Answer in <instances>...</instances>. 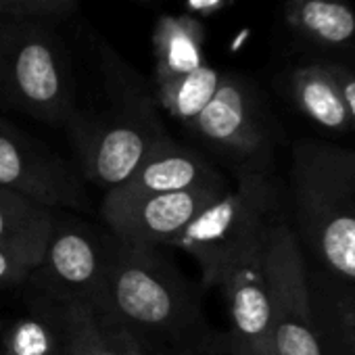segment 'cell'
I'll use <instances>...</instances> for the list:
<instances>
[{
	"instance_id": "8fae6325",
	"label": "cell",
	"mask_w": 355,
	"mask_h": 355,
	"mask_svg": "<svg viewBox=\"0 0 355 355\" xmlns=\"http://www.w3.org/2000/svg\"><path fill=\"white\" fill-rule=\"evenodd\" d=\"M266 245L234 266L218 286L226 297L228 330L218 334L216 355H272V297Z\"/></svg>"
},
{
	"instance_id": "2e32d148",
	"label": "cell",
	"mask_w": 355,
	"mask_h": 355,
	"mask_svg": "<svg viewBox=\"0 0 355 355\" xmlns=\"http://www.w3.org/2000/svg\"><path fill=\"white\" fill-rule=\"evenodd\" d=\"M53 209L0 189V249L36 270L55 230Z\"/></svg>"
},
{
	"instance_id": "4fadbf2b",
	"label": "cell",
	"mask_w": 355,
	"mask_h": 355,
	"mask_svg": "<svg viewBox=\"0 0 355 355\" xmlns=\"http://www.w3.org/2000/svg\"><path fill=\"white\" fill-rule=\"evenodd\" d=\"M282 17L303 57H355V7L351 0H284Z\"/></svg>"
},
{
	"instance_id": "5b68a950",
	"label": "cell",
	"mask_w": 355,
	"mask_h": 355,
	"mask_svg": "<svg viewBox=\"0 0 355 355\" xmlns=\"http://www.w3.org/2000/svg\"><path fill=\"white\" fill-rule=\"evenodd\" d=\"M280 193L272 171H236V182L173 243L199 266L203 284L218 288L228 272L266 245L280 220Z\"/></svg>"
},
{
	"instance_id": "8992f818",
	"label": "cell",
	"mask_w": 355,
	"mask_h": 355,
	"mask_svg": "<svg viewBox=\"0 0 355 355\" xmlns=\"http://www.w3.org/2000/svg\"><path fill=\"white\" fill-rule=\"evenodd\" d=\"M189 128L232 161L236 171H272L280 125L263 92L247 76L222 71L218 92Z\"/></svg>"
},
{
	"instance_id": "3957f363",
	"label": "cell",
	"mask_w": 355,
	"mask_h": 355,
	"mask_svg": "<svg viewBox=\"0 0 355 355\" xmlns=\"http://www.w3.org/2000/svg\"><path fill=\"white\" fill-rule=\"evenodd\" d=\"M291 207L299 247L320 270L355 284V148L299 140L291 161Z\"/></svg>"
},
{
	"instance_id": "603a6c76",
	"label": "cell",
	"mask_w": 355,
	"mask_h": 355,
	"mask_svg": "<svg viewBox=\"0 0 355 355\" xmlns=\"http://www.w3.org/2000/svg\"><path fill=\"white\" fill-rule=\"evenodd\" d=\"M32 272L34 270L28 263L0 249V286L24 284L26 280H30Z\"/></svg>"
},
{
	"instance_id": "52a82bcc",
	"label": "cell",
	"mask_w": 355,
	"mask_h": 355,
	"mask_svg": "<svg viewBox=\"0 0 355 355\" xmlns=\"http://www.w3.org/2000/svg\"><path fill=\"white\" fill-rule=\"evenodd\" d=\"M263 257L272 297V355H322L309 297V266L284 218L268 230Z\"/></svg>"
},
{
	"instance_id": "277c9868",
	"label": "cell",
	"mask_w": 355,
	"mask_h": 355,
	"mask_svg": "<svg viewBox=\"0 0 355 355\" xmlns=\"http://www.w3.org/2000/svg\"><path fill=\"white\" fill-rule=\"evenodd\" d=\"M76 94L71 55L53 24L0 17V107L65 128Z\"/></svg>"
},
{
	"instance_id": "d4e9b609",
	"label": "cell",
	"mask_w": 355,
	"mask_h": 355,
	"mask_svg": "<svg viewBox=\"0 0 355 355\" xmlns=\"http://www.w3.org/2000/svg\"><path fill=\"white\" fill-rule=\"evenodd\" d=\"M159 355H199L193 351H169V353H159Z\"/></svg>"
},
{
	"instance_id": "ba28073f",
	"label": "cell",
	"mask_w": 355,
	"mask_h": 355,
	"mask_svg": "<svg viewBox=\"0 0 355 355\" xmlns=\"http://www.w3.org/2000/svg\"><path fill=\"white\" fill-rule=\"evenodd\" d=\"M38 303L63 307L82 303L98 309L105 297L107 236L82 222L55 220V230L40 266L32 272Z\"/></svg>"
},
{
	"instance_id": "6da1fadb",
	"label": "cell",
	"mask_w": 355,
	"mask_h": 355,
	"mask_svg": "<svg viewBox=\"0 0 355 355\" xmlns=\"http://www.w3.org/2000/svg\"><path fill=\"white\" fill-rule=\"evenodd\" d=\"M98 311L123 326L148 355H216L220 332L207 324L197 288L157 249H132L107 234V278Z\"/></svg>"
},
{
	"instance_id": "4316f807",
	"label": "cell",
	"mask_w": 355,
	"mask_h": 355,
	"mask_svg": "<svg viewBox=\"0 0 355 355\" xmlns=\"http://www.w3.org/2000/svg\"><path fill=\"white\" fill-rule=\"evenodd\" d=\"M63 355H78V353H76V351H73V349H71V347L67 345V351H65Z\"/></svg>"
},
{
	"instance_id": "7c38bea8",
	"label": "cell",
	"mask_w": 355,
	"mask_h": 355,
	"mask_svg": "<svg viewBox=\"0 0 355 355\" xmlns=\"http://www.w3.org/2000/svg\"><path fill=\"white\" fill-rule=\"evenodd\" d=\"M228 187L226 178L201 153L175 142L171 136H165L148 150L128 180L109 191L103 201L123 203L148 195Z\"/></svg>"
},
{
	"instance_id": "484cf974",
	"label": "cell",
	"mask_w": 355,
	"mask_h": 355,
	"mask_svg": "<svg viewBox=\"0 0 355 355\" xmlns=\"http://www.w3.org/2000/svg\"><path fill=\"white\" fill-rule=\"evenodd\" d=\"M136 3H142V5H153V3H159V0H136Z\"/></svg>"
},
{
	"instance_id": "44dd1931",
	"label": "cell",
	"mask_w": 355,
	"mask_h": 355,
	"mask_svg": "<svg viewBox=\"0 0 355 355\" xmlns=\"http://www.w3.org/2000/svg\"><path fill=\"white\" fill-rule=\"evenodd\" d=\"M80 0H0V17L59 21L69 17Z\"/></svg>"
},
{
	"instance_id": "30bf717a",
	"label": "cell",
	"mask_w": 355,
	"mask_h": 355,
	"mask_svg": "<svg viewBox=\"0 0 355 355\" xmlns=\"http://www.w3.org/2000/svg\"><path fill=\"white\" fill-rule=\"evenodd\" d=\"M230 189V187H228ZM228 189H191L101 205L109 234L132 249L155 251L173 245L191 222Z\"/></svg>"
},
{
	"instance_id": "9a60e30c",
	"label": "cell",
	"mask_w": 355,
	"mask_h": 355,
	"mask_svg": "<svg viewBox=\"0 0 355 355\" xmlns=\"http://www.w3.org/2000/svg\"><path fill=\"white\" fill-rule=\"evenodd\" d=\"M307 280L322 355H355V284L320 268Z\"/></svg>"
},
{
	"instance_id": "5bb4252c",
	"label": "cell",
	"mask_w": 355,
	"mask_h": 355,
	"mask_svg": "<svg viewBox=\"0 0 355 355\" xmlns=\"http://www.w3.org/2000/svg\"><path fill=\"white\" fill-rule=\"evenodd\" d=\"M280 90L288 103L313 125L328 134H351L353 123L347 113L343 94L330 69L313 57L288 65L280 78Z\"/></svg>"
},
{
	"instance_id": "9c48e42d",
	"label": "cell",
	"mask_w": 355,
	"mask_h": 355,
	"mask_svg": "<svg viewBox=\"0 0 355 355\" xmlns=\"http://www.w3.org/2000/svg\"><path fill=\"white\" fill-rule=\"evenodd\" d=\"M0 189L49 209H90L82 175L7 119H0Z\"/></svg>"
},
{
	"instance_id": "e0dca14e",
	"label": "cell",
	"mask_w": 355,
	"mask_h": 355,
	"mask_svg": "<svg viewBox=\"0 0 355 355\" xmlns=\"http://www.w3.org/2000/svg\"><path fill=\"white\" fill-rule=\"evenodd\" d=\"M207 28L189 13L161 15L155 21L150 44L155 57V78L161 82L167 78L191 73L207 63L205 59Z\"/></svg>"
},
{
	"instance_id": "d6986e66",
	"label": "cell",
	"mask_w": 355,
	"mask_h": 355,
	"mask_svg": "<svg viewBox=\"0 0 355 355\" xmlns=\"http://www.w3.org/2000/svg\"><path fill=\"white\" fill-rule=\"evenodd\" d=\"M67 334L61 309L38 303L32 313L13 322L0 343V355H63Z\"/></svg>"
},
{
	"instance_id": "ffe728a7",
	"label": "cell",
	"mask_w": 355,
	"mask_h": 355,
	"mask_svg": "<svg viewBox=\"0 0 355 355\" xmlns=\"http://www.w3.org/2000/svg\"><path fill=\"white\" fill-rule=\"evenodd\" d=\"M222 71L205 63L203 67L155 82V101L169 117L191 125L218 92Z\"/></svg>"
},
{
	"instance_id": "cb8c5ba5",
	"label": "cell",
	"mask_w": 355,
	"mask_h": 355,
	"mask_svg": "<svg viewBox=\"0 0 355 355\" xmlns=\"http://www.w3.org/2000/svg\"><path fill=\"white\" fill-rule=\"evenodd\" d=\"M232 0H184V7H187V13L189 15H195V17H205V15H214V13H220L224 11Z\"/></svg>"
},
{
	"instance_id": "ac0fdd59",
	"label": "cell",
	"mask_w": 355,
	"mask_h": 355,
	"mask_svg": "<svg viewBox=\"0 0 355 355\" xmlns=\"http://www.w3.org/2000/svg\"><path fill=\"white\" fill-rule=\"evenodd\" d=\"M59 309L67 345L78 355H148L142 345L107 313L82 303H69Z\"/></svg>"
},
{
	"instance_id": "7402d4cb",
	"label": "cell",
	"mask_w": 355,
	"mask_h": 355,
	"mask_svg": "<svg viewBox=\"0 0 355 355\" xmlns=\"http://www.w3.org/2000/svg\"><path fill=\"white\" fill-rule=\"evenodd\" d=\"M320 61L334 76L338 90L343 94L347 113L351 117L353 132H355V57H351V59H320Z\"/></svg>"
},
{
	"instance_id": "7a4b0ae2",
	"label": "cell",
	"mask_w": 355,
	"mask_h": 355,
	"mask_svg": "<svg viewBox=\"0 0 355 355\" xmlns=\"http://www.w3.org/2000/svg\"><path fill=\"white\" fill-rule=\"evenodd\" d=\"M103 84L109 96L105 111L73 113L65 125L82 175L105 193L121 187L148 150L169 136L153 88L107 42H96Z\"/></svg>"
}]
</instances>
